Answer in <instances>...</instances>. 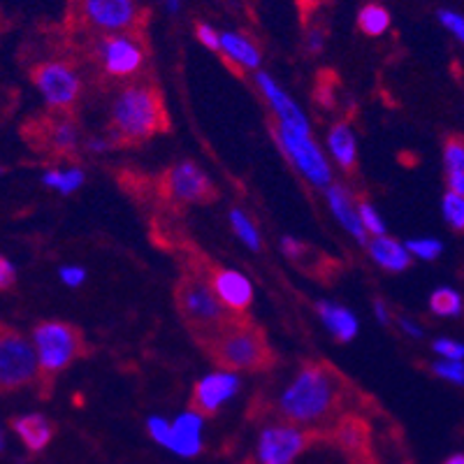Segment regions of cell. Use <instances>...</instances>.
Masks as SVG:
<instances>
[{
    "label": "cell",
    "instance_id": "cell-1",
    "mask_svg": "<svg viewBox=\"0 0 464 464\" xmlns=\"http://www.w3.org/2000/svg\"><path fill=\"white\" fill-rule=\"evenodd\" d=\"M367 409L376 406L333 362L304 360L288 388L281 392L275 411L281 422L323 434L339 418Z\"/></svg>",
    "mask_w": 464,
    "mask_h": 464
},
{
    "label": "cell",
    "instance_id": "cell-2",
    "mask_svg": "<svg viewBox=\"0 0 464 464\" xmlns=\"http://www.w3.org/2000/svg\"><path fill=\"white\" fill-rule=\"evenodd\" d=\"M110 144L135 149L172 130L165 95L153 74L121 86L110 110Z\"/></svg>",
    "mask_w": 464,
    "mask_h": 464
},
{
    "label": "cell",
    "instance_id": "cell-3",
    "mask_svg": "<svg viewBox=\"0 0 464 464\" xmlns=\"http://www.w3.org/2000/svg\"><path fill=\"white\" fill-rule=\"evenodd\" d=\"M200 348L207 358L217 362L218 370L230 374L232 372L260 374L279 362V355L269 343L265 330L248 314H237L218 333L202 342Z\"/></svg>",
    "mask_w": 464,
    "mask_h": 464
},
{
    "label": "cell",
    "instance_id": "cell-4",
    "mask_svg": "<svg viewBox=\"0 0 464 464\" xmlns=\"http://www.w3.org/2000/svg\"><path fill=\"white\" fill-rule=\"evenodd\" d=\"M149 56L151 49H149L147 28L86 40V58L95 65L107 86H126L151 74Z\"/></svg>",
    "mask_w": 464,
    "mask_h": 464
},
{
    "label": "cell",
    "instance_id": "cell-5",
    "mask_svg": "<svg viewBox=\"0 0 464 464\" xmlns=\"http://www.w3.org/2000/svg\"><path fill=\"white\" fill-rule=\"evenodd\" d=\"M174 304H177V312H179L186 330L190 333V337L196 339L198 346L237 316V312H230L218 300L217 290L211 288L205 272H200V269L184 267V272L174 284Z\"/></svg>",
    "mask_w": 464,
    "mask_h": 464
},
{
    "label": "cell",
    "instance_id": "cell-6",
    "mask_svg": "<svg viewBox=\"0 0 464 464\" xmlns=\"http://www.w3.org/2000/svg\"><path fill=\"white\" fill-rule=\"evenodd\" d=\"M33 346L37 353V383L40 395L49 397L53 391L58 374L65 372L74 360L86 358L91 346L84 333L72 323L63 321H44L33 330Z\"/></svg>",
    "mask_w": 464,
    "mask_h": 464
},
{
    "label": "cell",
    "instance_id": "cell-7",
    "mask_svg": "<svg viewBox=\"0 0 464 464\" xmlns=\"http://www.w3.org/2000/svg\"><path fill=\"white\" fill-rule=\"evenodd\" d=\"M147 10L138 0H68V28L82 37L114 35L147 28Z\"/></svg>",
    "mask_w": 464,
    "mask_h": 464
},
{
    "label": "cell",
    "instance_id": "cell-8",
    "mask_svg": "<svg viewBox=\"0 0 464 464\" xmlns=\"http://www.w3.org/2000/svg\"><path fill=\"white\" fill-rule=\"evenodd\" d=\"M218 200V188L193 160H181L153 177V205L160 214L179 217L188 207L211 205Z\"/></svg>",
    "mask_w": 464,
    "mask_h": 464
},
{
    "label": "cell",
    "instance_id": "cell-9",
    "mask_svg": "<svg viewBox=\"0 0 464 464\" xmlns=\"http://www.w3.org/2000/svg\"><path fill=\"white\" fill-rule=\"evenodd\" d=\"M24 138L35 151L49 153L52 159L74 160L80 156V123L72 111L49 110L47 114L28 119Z\"/></svg>",
    "mask_w": 464,
    "mask_h": 464
},
{
    "label": "cell",
    "instance_id": "cell-10",
    "mask_svg": "<svg viewBox=\"0 0 464 464\" xmlns=\"http://www.w3.org/2000/svg\"><path fill=\"white\" fill-rule=\"evenodd\" d=\"M367 411L348 413L323 432V441L334 446L348 464H381L376 455L374 425Z\"/></svg>",
    "mask_w": 464,
    "mask_h": 464
},
{
    "label": "cell",
    "instance_id": "cell-11",
    "mask_svg": "<svg viewBox=\"0 0 464 464\" xmlns=\"http://www.w3.org/2000/svg\"><path fill=\"white\" fill-rule=\"evenodd\" d=\"M37 374L35 346L19 330L0 323V392L22 391L35 383Z\"/></svg>",
    "mask_w": 464,
    "mask_h": 464
},
{
    "label": "cell",
    "instance_id": "cell-12",
    "mask_svg": "<svg viewBox=\"0 0 464 464\" xmlns=\"http://www.w3.org/2000/svg\"><path fill=\"white\" fill-rule=\"evenodd\" d=\"M31 82L49 110L72 111L82 98V77L68 61H44L31 70Z\"/></svg>",
    "mask_w": 464,
    "mask_h": 464
},
{
    "label": "cell",
    "instance_id": "cell-13",
    "mask_svg": "<svg viewBox=\"0 0 464 464\" xmlns=\"http://www.w3.org/2000/svg\"><path fill=\"white\" fill-rule=\"evenodd\" d=\"M323 441L318 430H306L279 422L272 428L263 430L258 441V462L260 464H293L297 455L312 449L314 443Z\"/></svg>",
    "mask_w": 464,
    "mask_h": 464
},
{
    "label": "cell",
    "instance_id": "cell-14",
    "mask_svg": "<svg viewBox=\"0 0 464 464\" xmlns=\"http://www.w3.org/2000/svg\"><path fill=\"white\" fill-rule=\"evenodd\" d=\"M269 130H272L279 147L288 153V159L295 163V168L304 174L306 179L316 186L330 184V168H327L325 159H323L321 149L312 142L309 135L293 130L284 121H279L276 116L269 119Z\"/></svg>",
    "mask_w": 464,
    "mask_h": 464
},
{
    "label": "cell",
    "instance_id": "cell-15",
    "mask_svg": "<svg viewBox=\"0 0 464 464\" xmlns=\"http://www.w3.org/2000/svg\"><path fill=\"white\" fill-rule=\"evenodd\" d=\"M237 376H232L230 372L207 376L205 381L196 383V388H193V395L188 400V411L200 418H214L218 409L237 392Z\"/></svg>",
    "mask_w": 464,
    "mask_h": 464
},
{
    "label": "cell",
    "instance_id": "cell-16",
    "mask_svg": "<svg viewBox=\"0 0 464 464\" xmlns=\"http://www.w3.org/2000/svg\"><path fill=\"white\" fill-rule=\"evenodd\" d=\"M284 254L288 256L304 275L318 281H330L339 275V265L330 256L321 254L318 248L302 244L297 239H284Z\"/></svg>",
    "mask_w": 464,
    "mask_h": 464
},
{
    "label": "cell",
    "instance_id": "cell-17",
    "mask_svg": "<svg viewBox=\"0 0 464 464\" xmlns=\"http://www.w3.org/2000/svg\"><path fill=\"white\" fill-rule=\"evenodd\" d=\"M221 58L232 74L244 80V70H254L260 65V52L251 37L242 33H223L221 35Z\"/></svg>",
    "mask_w": 464,
    "mask_h": 464
},
{
    "label": "cell",
    "instance_id": "cell-18",
    "mask_svg": "<svg viewBox=\"0 0 464 464\" xmlns=\"http://www.w3.org/2000/svg\"><path fill=\"white\" fill-rule=\"evenodd\" d=\"M327 200H330L334 217L342 221V226L346 227L360 244H370V239H367V227H364L362 218H360L358 200L353 198V193L348 188H343L342 184H333L327 188Z\"/></svg>",
    "mask_w": 464,
    "mask_h": 464
},
{
    "label": "cell",
    "instance_id": "cell-19",
    "mask_svg": "<svg viewBox=\"0 0 464 464\" xmlns=\"http://www.w3.org/2000/svg\"><path fill=\"white\" fill-rule=\"evenodd\" d=\"M256 82H258L260 91L265 93V98L269 101V105L275 107L276 119H279V121H284L285 126L293 128V130L302 132V135H309V126H306L302 111L297 110L295 102L290 101L288 95H285L284 91H281L279 86L272 82V77H269V74H265V72H258V74H256ZM309 138H312V135H309Z\"/></svg>",
    "mask_w": 464,
    "mask_h": 464
},
{
    "label": "cell",
    "instance_id": "cell-20",
    "mask_svg": "<svg viewBox=\"0 0 464 464\" xmlns=\"http://www.w3.org/2000/svg\"><path fill=\"white\" fill-rule=\"evenodd\" d=\"M12 430L22 443L31 453H40L52 443L53 439V425L49 418L40 416V413H28V416H19L12 420Z\"/></svg>",
    "mask_w": 464,
    "mask_h": 464
},
{
    "label": "cell",
    "instance_id": "cell-21",
    "mask_svg": "<svg viewBox=\"0 0 464 464\" xmlns=\"http://www.w3.org/2000/svg\"><path fill=\"white\" fill-rule=\"evenodd\" d=\"M443 163L450 193L464 196V135L450 132L443 140Z\"/></svg>",
    "mask_w": 464,
    "mask_h": 464
},
{
    "label": "cell",
    "instance_id": "cell-22",
    "mask_svg": "<svg viewBox=\"0 0 464 464\" xmlns=\"http://www.w3.org/2000/svg\"><path fill=\"white\" fill-rule=\"evenodd\" d=\"M200 416L196 413H186L179 420L172 425V437H169L168 449L177 450L179 455H190L200 453L202 443H200Z\"/></svg>",
    "mask_w": 464,
    "mask_h": 464
},
{
    "label": "cell",
    "instance_id": "cell-23",
    "mask_svg": "<svg viewBox=\"0 0 464 464\" xmlns=\"http://www.w3.org/2000/svg\"><path fill=\"white\" fill-rule=\"evenodd\" d=\"M330 151L337 159V163L342 165V169L351 177L358 174V149H355V138L346 121L334 123L333 130H330Z\"/></svg>",
    "mask_w": 464,
    "mask_h": 464
},
{
    "label": "cell",
    "instance_id": "cell-24",
    "mask_svg": "<svg viewBox=\"0 0 464 464\" xmlns=\"http://www.w3.org/2000/svg\"><path fill=\"white\" fill-rule=\"evenodd\" d=\"M370 254L381 267L391 269V272H404V269L411 267V256H409V248H404L401 244H397L395 239L385 237H374L370 244Z\"/></svg>",
    "mask_w": 464,
    "mask_h": 464
},
{
    "label": "cell",
    "instance_id": "cell-25",
    "mask_svg": "<svg viewBox=\"0 0 464 464\" xmlns=\"http://www.w3.org/2000/svg\"><path fill=\"white\" fill-rule=\"evenodd\" d=\"M318 314H321L323 323H325L327 330L334 334V339H337L339 343L351 342V339L355 337V333H358V323H355L353 314L342 309V306L321 302V304H318Z\"/></svg>",
    "mask_w": 464,
    "mask_h": 464
},
{
    "label": "cell",
    "instance_id": "cell-26",
    "mask_svg": "<svg viewBox=\"0 0 464 464\" xmlns=\"http://www.w3.org/2000/svg\"><path fill=\"white\" fill-rule=\"evenodd\" d=\"M391 26V14L379 3H367L358 14V28L370 37L383 35Z\"/></svg>",
    "mask_w": 464,
    "mask_h": 464
},
{
    "label": "cell",
    "instance_id": "cell-27",
    "mask_svg": "<svg viewBox=\"0 0 464 464\" xmlns=\"http://www.w3.org/2000/svg\"><path fill=\"white\" fill-rule=\"evenodd\" d=\"M43 181L49 186V188H56L58 193L68 196V193H72V190L80 188L82 181H84V172H82L80 168L47 169L43 177Z\"/></svg>",
    "mask_w": 464,
    "mask_h": 464
},
{
    "label": "cell",
    "instance_id": "cell-28",
    "mask_svg": "<svg viewBox=\"0 0 464 464\" xmlns=\"http://www.w3.org/2000/svg\"><path fill=\"white\" fill-rule=\"evenodd\" d=\"M230 223H232V230L237 232V237L242 239L246 246H251L254 251H260L263 248V242H260V235L256 230V226L246 218V214L239 209H232L230 211Z\"/></svg>",
    "mask_w": 464,
    "mask_h": 464
},
{
    "label": "cell",
    "instance_id": "cell-29",
    "mask_svg": "<svg viewBox=\"0 0 464 464\" xmlns=\"http://www.w3.org/2000/svg\"><path fill=\"white\" fill-rule=\"evenodd\" d=\"M430 306L439 316H458L462 314V297L450 288H439L430 300Z\"/></svg>",
    "mask_w": 464,
    "mask_h": 464
},
{
    "label": "cell",
    "instance_id": "cell-30",
    "mask_svg": "<svg viewBox=\"0 0 464 464\" xmlns=\"http://www.w3.org/2000/svg\"><path fill=\"white\" fill-rule=\"evenodd\" d=\"M443 217L450 223V227L458 232H464V196L458 193H446L443 196Z\"/></svg>",
    "mask_w": 464,
    "mask_h": 464
},
{
    "label": "cell",
    "instance_id": "cell-31",
    "mask_svg": "<svg viewBox=\"0 0 464 464\" xmlns=\"http://www.w3.org/2000/svg\"><path fill=\"white\" fill-rule=\"evenodd\" d=\"M358 211H360V218H362L364 227H367V232H372L374 237H381V235L385 232V227H383V223L379 221V217H376L374 207L364 200V198H358Z\"/></svg>",
    "mask_w": 464,
    "mask_h": 464
},
{
    "label": "cell",
    "instance_id": "cell-32",
    "mask_svg": "<svg viewBox=\"0 0 464 464\" xmlns=\"http://www.w3.org/2000/svg\"><path fill=\"white\" fill-rule=\"evenodd\" d=\"M432 372L437 376L446 381H453V383H464V362H455V360H449V362H437L432 364Z\"/></svg>",
    "mask_w": 464,
    "mask_h": 464
},
{
    "label": "cell",
    "instance_id": "cell-33",
    "mask_svg": "<svg viewBox=\"0 0 464 464\" xmlns=\"http://www.w3.org/2000/svg\"><path fill=\"white\" fill-rule=\"evenodd\" d=\"M406 248L425 260H434L439 254H441V244L432 242V239H413V242L406 244Z\"/></svg>",
    "mask_w": 464,
    "mask_h": 464
},
{
    "label": "cell",
    "instance_id": "cell-34",
    "mask_svg": "<svg viewBox=\"0 0 464 464\" xmlns=\"http://www.w3.org/2000/svg\"><path fill=\"white\" fill-rule=\"evenodd\" d=\"M439 22L443 24V28H449V31L458 37L459 43L464 44V16L462 14L450 10H441L439 12Z\"/></svg>",
    "mask_w": 464,
    "mask_h": 464
},
{
    "label": "cell",
    "instance_id": "cell-35",
    "mask_svg": "<svg viewBox=\"0 0 464 464\" xmlns=\"http://www.w3.org/2000/svg\"><path fill=\"white\" fill-rule=\"evenodd\" d=\"M196 35L207 49L221 53V35L217 33V28L207 26V24H196Z\"/></svg>",
    "mask_w": 464,
    "mask_h": 464
},
{
    "label": "cell",
    "instance_id": "cell-36",
    "mask_svg": "<svg viewBox=\"0 0 464 464\" xmlns=\"http://www.w3.org/2000/svg\"><path fill=\"white\" fill-rule=\"evenodd\" d=\"M325 3H330V0H295V7H297V14H300L302 26H309L314 14H316Z\"/></svg>",
    "mask_w": 464,
    "mask_h": 464
},
{
    "label": "cell",
    "instance_id": "cell-37",
    "mask_svg": "<svg viewBox=\"0 0 464 464\" xmlns=\"http://www.w3.org/2000/svg\"><path fill=\"white\" fill-rule=\"evenodd\" d=\"M434 348H437V353H441L443 358L455 360V362H462L464 360V346L458 342H450V339H439V342L434 343Z\"/></svg>",
    "mask_w": 464,
    "mask_h": 464
},
{
    "label": "cell",
    "instance_id": "cell-38",
    "mask_svg": "<svg viewBox=\"0 0 464 464\" xmlns=\"http://www.w3.org/2000/svg\"><path fill=\"white\" fill-rule=\"evenodd\" d=\"M149 432L153 434V439H156V441H160L163 446H168L169 437H172V425H169V422H165L163 418H151V420H149Z\"/></svg>",
    "mask_w": 464,
    "mask_h": 464
},
{
    "label": "cell",
    "instance_id": "cell-39",
    "mask_svg": "<svg viewBox=\"0 0 464 464\" xmlns=\"http://www.w3.org/2000/svg\"><path fill=\"white\" fill-rule=\"evenodd\" d=\"M16 281V272H14V265L5 258V256H0V290H7L12 288Z\"/></svg>",
    "mask_w": 464,
    "mask_h": 464
},
{
    "label": "cell",
    "instance_id": "cell-40",
    "mask_svg": "<svg viewBox=\"0 0 464 464\" xmlns=\"http://www.w3.org/2000/svg\"><path fill=\"white\" fill-rule=\"evenodd\" d=\"M61 279L68 285H80L86 279V272L82 267H63L61 269Z\"/></svg>",
    "mask_w": 464,
    "mask_h": 464
},
{
    "label": "cell",
    "instance_id": "cell-41",
    "mask_svg": "<svg viewBox=\"0 0 464 464\" xmlns=\"http://www.w3.org/2000/svg\"><path fill=\"white\" fill-rule=\"evenodd\" d=\"M309 28V35H306V47L312 49V52H318L323 44V37H325V31L321 28H314V26H306Z\"/></svg>",
    "mask_w": 464,
    "mask_h": 464
},
{
    "label": "cell",
    "instance_id": "cell-42",
    "mask_svg": "<svg viewBox=\"0 0 464 464\" xmlns=\"http://www.w3.org/2000/svg\"><path fill=\"white\" fill-rule=\"evenodd\" d=\"M443 464H464V455H453V458H449Z\"/></svg>",
    "mask_w": 464,
    "mask_h": 464
},
{
    "label": "cell",
    "instance_id": "cell-43",
    "mask_svg": "<svg viewBox=\"0 0 464 464\" xmlns=\"http://www.w3.org/2000/svg\"><path fill=\"white\" fill-rule=\"evenodd\" d=\"M165 3H168L169 10H177V7H179V0H165Z\"/></svg>",
    "mask_w": 464,
    "mask_h": 464
},
{
    "label": "cell",
    "instance_id": "cell-44",
    "mask_svg": "<svg viewBox=\"0 0 464 464\" xmlns=\"http://www.w3.org/2000/svg\"><path fill=\"white\" fill-rule=\"evenodd\" d=\"M239 464H260V462H258V459H254V458H246V459H242Z\"/></svg>",
    "mask_w": 464,
    "mask_h": 464
},
{
    "label": "cell",
    "instance_id": "cell-45",
    "mask_svg": "<svg viewBox=\"0 0 464 464\" xmlns=\"http://www.w3.org/2000/svg\"><path fill=\"white\" fill-rule=\"evenodd\" d=\"M3 443L5 441H3V432H0V450H3Z\"/></svg>",
    "mask_w": 464,
    "mask_h": 464
},
{
    "label": "cell",
    "instance_id": "cell-46",
    "mask_svg": "<svg viewBox=\"0 0 464 464\" xmlns=\"http://www.w3.org/2000/svg\"><path fill=\"white\" fill-rule=\"evenodd\" d=\"M0 174H5V168H3V165H0Z\"/></svg>",
    "mask_w": 464,
    "mask_h": 464
}]
</instances>
